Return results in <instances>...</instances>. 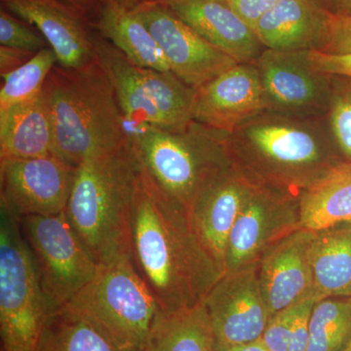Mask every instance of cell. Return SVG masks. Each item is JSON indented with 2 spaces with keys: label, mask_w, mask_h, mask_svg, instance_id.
Returning <instances> with one entry per match:
<instances>
[{
  "label": "cell",
  "mask_w": 351,
  "mask_h": 351,
  "mask_svg": "<svg viewBox=\"0 0 351 351\" xmlns=\"http://www.w3.org/2000/svg\"><path fill=\"white\" fill-rule=\"evenodd\" d=\"M142 351H217L204 302L173 313L159 309Z\"/></svg>",
  "instance_id": "obj_25"
},
{
  "label": "cell",
  "mask_w": 351,
  "mask_h": 351,
  "mask_svg": "<svg viewBox=\"0 0 351 351\" xmlns=\"http://www.w3.org/2000/svg\"><path fill=\"white\" fill-rule=\"evenodd\" d=\"M140 175L130 141L76 167L64 214L98 265L131 257V214Z\"/></svg>",
  "instance_id": "obj_3"
},
{
  "label": "cell",
  "mask_w": 351,
  "mask_h": 351,
  "mask_svg": "<svg viewBox=\"0 0 351 351\" xmlns=\"http://www.w3.org/2000/svg\"><path fill=\"white\" fill-rule=\"evenodd\" d=\"M90 22L96 32L132 63L143 68L171 71L167 60L147 25L134 11L112 0H101Z\"/></svg>",
  "instance_id": "obj_22"
},
{
  "label": "cell",
  "mask_w": 351,
  "mask_h": 351,
  "mask_svg": "<svg viewBox=\"0 0 351 351\" xmlns=\"http://www.w3.org/2000/svg\"><path fill=\"white\" fill-rule=\"evenodd\" d=\"M277 1L278 0H226V3L253 29L261 18L269 12Z\"/></svg>",
  "instance_id": "obj_35"
},
{
  "label": "cell",
  "mask_w": 351,
  "mask_h": 351,
  "mask_svg": "<svg viewBox=\"0 0 351 351\" xmlns=\"http://www.w3.org/2000/svg\"><path fill=\"white\" fill-rule=\"evenodd\" d=\"M351 223V163L339 162L309 184L300 198L302 228L317 232Z\"/></svg>",
  "instance_id": "obj_23"
},
{
  "label": "cell",
  "mask_w": 351,
  "mask_h": 351,
  "mask_svg": "<svg viewBox=\"0 0 351 351\" xmlns=\"http://www.w3.org/2000/svg\"><path fill=\"white\" fill-rule=\"evenodd\" d=\"M76 167L54 154L0 160L1 204L18 219L61 214L68 205Z\"/></svg>",
  "instance_id": "obj_11"
},
{
  "label": "cell",
  "mask_w": 351,
  "mask_h": 351,
  "mask_svg": "<svg viewBox=\"0 0 351 351\" xmlns=\"http://www.w3.org/2000/svg\"><path fill=\"white\" fill-rule=\"evenodd\" d=\"M267 110L265 92L255 64H237L195 90L193 120L230 134Z\"/></svg>",
  "instance_id": "obj_14"
},
{
  "label": "cell",
  "mask_w": 351,
  "mask_h": 351,
  "mask_svg": "<svg viewBox=\"0 0 351 351\" xmlns=\"http://www.w3.org/2000/svg\"><path fill=\"white\" fill-rule=\"evenodd\" d=\"M61 1L82 14L88 19L90 15H93L96 9L100 5L101 0H61Z\"/></svg>",
  "instance_id": "obj_37"
},
{
  "label": "cell",
  "mask_w": 351,
  "mask_h": 351,
  "mask_svg": "<svg viewBox=\"0 0 351 351\" xmlns=\"http://www.w3.org/2000/svg\"><path fill=\"white\" fill-rule=\"evenodd\" d=\"M50 314L19 219L0 206L2 351H38Z\"/></svg>",
  "instance_id": "obj_8"
},
{
  "label": "cell",
  "mask_w": 351,
  "mask_h": 351,
  "mask_svg": "<svg viewBox=\"0 0 351 351\" xmlns=\"http://www.w3.org/2000/svg\"><path fill=\"white\" fill-rule=\"evenodd\" d=\"M230 145L233 156L244 159L258 172L304 189L339 163L332 156L338 147L327 117L263 110L230 134Z\"/></svg>",
  "instance_id": "obj_4"
},
{
  "label": "cell",
  "mask_w": 351,
  "mask_h": 351,
  "mask_svg": "<svg viewBox=\"0 0 351 351\" xmlns=\"http://www.w3.org/2000/svg\"><path fill=\"white\" fill-rule=\"evenodd\" d=\"M232 162L207 184L189 211L201 244L221 274L233 226L256 180L247 177Z\"/></svg>",
  "instance_id": "obj_15"
},
{
  "label": "cell",
  "mask_w": 351,
  "mask_h": 351,
  "mask_svg": "<svg viewBox=\"0 0 351 351\" xmlns=\"http://www.w3.org/2000/svg\"><path fill=\"white\" fill-rule=\"evenodd\" d=\"M114 3L119 6L124 7L128 10H135L138 7L145 5V4L159 3V2L165 1V0H112Z\"/></svg>",
  "instance_id": "obj_38"
},
{
  "label": "cell",
  "mask_w": 351,
  "mask_h": 351,
  "mask_svg": "<svg viewBox=\"0 0 351 351\" xmlns=\"http://www.w3.org/2000/svg\"><path fill=\"white\" fill-rule=\"evenodd\" d=\"M311 263L313 294L318 301L351 297V223L316 232Z\"/></svg>",
  "instance_id": "obj_24"
},
{
  "label": "cell",
  "mask_w": 351,
  "mask_h": 351,
  "mask_svg": "<svg viewBox=\"0 0 351 351\" xmlns=\"http://www.w3.org/2000/svg\"><path fill=\"white\" fill-rule=\"evenodd\" d=\"M330 13L315 0H278L254 31L265 49L322 51L328 41Z\"/></svg>",
  "instance_id": "obj_19"
},
{
  "label": "cell",
  "mask_w": 351,
  "mask_h": 351,
  "mask_svg": "<svg viewBox=\"0 0 351 351\" xmlns=\"http://www.w3.org/2000/svg\"><path fill=\"white\" fill-rule=\"evenodd\" d=\"M0 44L7 47L29 51L34 54L50 47L38 29L2 7L0 10Z\"/></svg>",
  "instance_id": "obj_30"
},
{
  "label": "cell",
  "mask_w": 351,
  "mask_h": 351,
  "mask_svg": "<svg viewBox=\"0 0 351 351\" xmlns=\"http://www.w3.org/2000/svg\"><path fill=\"white\" fill-rule=\"evenodd\" d=\"M34 55L29 51L0 46V73L4 75L12 73L29 62Z\"/></svg>",
  "instance_id": "obj_36"
},
{
  "label": "cell",
  "mask_w": 351,
  "mask_h": 351,
  "mask_svg": "<svg viewBox=\"0 0 351 351\" xmlns=\"http://www.w3.org/2000/svg\"><path fill=\"white\" fill-rule=\"evenodd\" d=\"M331 76L327 119L339 152L351 163V77Z\"/></svg>",
  "instance_id": "obj_29"
},
{
  "label": "cell",
  "mask_w": 351,
  "mask_h": 351,
  "mask_svg": "<svg viewBox=\"0 0 351 351\" xmlns=\"http://www.w3.org/2000/svg\"><path fill=\"white\" fill-rule=\"evenodd\" d=\"M320 52L327 54L351 53V16L330 13L328 41Z\"/></svg>",
  "instance_id": "obj_32"
},
{
  "label": "cell",
  "mask_w": 351,
  "mask_h": 351,
  "mask_svg": "<svg viewBox=\"0 0 351 351\" xmlns=\"http://www.w3.org/2000/svg\"><path fill=\"white\" fill-rule=\"evenodd\" d=\"M56 64L54 51L45 48L19 69L1 75L3 83L0 90V112L41 94L48 75Z\"/></svg>",
  "instance_id": "obj_28"
},
{
  "label": "cell",
  "mask_w": 351,
  "mask_h": 351,
  "mask_svg": "<svg viewBox=\"0 0 351 351\" xmlns=\"http://www.w3.org/2000/svg\"><path fill=\"white\" fill-rule=\"evenodd\" d=\"M130 248L132 262L163 313L202 302L223 276L186 208L166 195L142 168L132 208Z\"/></svg>",
  "instance_id": "obj_1"
},
{
  "label": "cell",
  "mask_w": 351,
  "mask_h": 351,
  "mask_svg": "<svg viewBox=\"0 0 351 351\" xmlns=\"http://www.w3.org/2000/svg\"><path fill=\"white\" fill-rule=\"evenodd\" d=\"M203 302L219 348L260 341L270 319L257 271L252 265L223 274Z\"/></svg>",
  "instance_id": "obj_13"
},
{
  "label": "cell",
  "mask_w": 351,
  "mask_h": 351,
  "mask_svg": "<svg viewBox=\"0 0 351 351\" xmlns=\"http://www.w3.org/2000/svg\"><path fill=\"white\" fill-rule=\"evenodd\" d=\"M128 137L142 170L189 214L203 189L233 160L230 133L195 120L176 130L130 128Z\"/></svg>",
  "instance_id": "obj_5"
},
{
  "label": "cell",
  "mask_w": 351,
  "mask_h": 351,
  "mask_svg": "<svg viewBox=\"0 0 351 351\" xmlns=\"http://www.w3.org/2000/svg\"><path fill=\"white\" fill-rule=\"evenodd\" d=\"M43 93L54 130L53 154L78 165L129 141L128 127L112 83L98 61L51 71Z\"/></svg>",
  "instance_id": "obj_2"
},
{
  "label": "cell",
  "mask_w": 351,
  "mask_h": 351,
  "mask_svg": "<svg viewBox=\"0 0 351 351\" xmlns=\"http://www.w3.org/2000/svg\"><path fill=\"white\" fill-rule=\"evenodd\" d=\"M308 59L311 66L321 73L351 77V53L327 54L320 51H308Z\"/></svg>",
  "instance_id": "obj_34"
},
{
  "label": "cell",
  "mask_w": 351,
  "mask_h": 351,
  "mask_svg": "<svg viewBox=\"0 0 351 351\" xmlns=\"http://www.w3.org/2000/svg\"><path fill=\"white\" fill-rule=\"evenodd\" d=\"M351 339V297L328 298L314 304L306 351H343Z\"/></svg>",
  "instance_id": "obj_27"
},
{
  "label": "cell",
  "mask_w": 351,
  "mask_h": 351,
  "mask_svg": "<svg viewBox=\"0 0 351 351\" xmlns=\"http://www.w3.org/2000/svg\"><path fill=\"white\" fill-rule=\"evenodd\" d=\"M267 110L299 117H324L331 100V76L311 66L308 51L265 49L253 63Z\"/></svg>",
  "instance_id": "obj_10"
},
{
  "label": "cell",
  "mask_w": 351,
  "mask_h": 351,
  "mask_svg": "<svg viewBox=\"0 0 351 351\" xmlns=\"http://www.w3.org/2000/svg\"><path fill=\"white\" fill-rule=\"evenodd\" d=\"M18 219L52 314L68 304L92 280L98 263L69 223L64 212Z\"/></svg>",
  "instance_id": "obj_9"
},
{
  "label": "cell",
  "mask_w": 351,
  "mask_h": 351,
  "mask_svg": "<svg viewBox=\"0 0 351 351\" xmlns=\"http://www.w3.org/2000/svg\"><path fill=\"white\" fill-rule=\"evenodd\" d=\"M93 44L97 61L112 83L128 129L152 126L176 130L193 121L195 89L172 71L132 63L96 31Z\"/></svg>",
  "instance_id": "obj_7"
},
{
  "label": "cell",
  "mask_w": 351,
  "mask_h": 351,
  "mask_svg": "<svg viewBox=\"0 0 351 351\" xmlns=\"http://www.w3.org/2000/svg\"><path fill=\"white\" fill-rule=\"evenodd\" d=\"M161 3L237 63H254L265 49L254 29L226 2L165 0Z\"/></svg>",
  "instance_id": "obj_18"
},
{
  "label": "cell",
  "mask_w": 351,
  "mask_h": 351,
  "mask_svg": "<svg viewBox=\"0 0 351 351\" xmlns=\"http://www.w3.org/2000/svg\"><path fill=\"white\" fill-rule=\"evenodd\" d=\"M335 3H336V0H335Z\"/></svg>",
  "instance_id": "obj_44"
},
{
  "label": "cell",
  "mask_w": 351,
  "mask_h": 351,
  "mask_svg": "<svg viewBox=\"0 0 351 351\" xmlns=\"http://www.w3.org/2000/svg\"><path fill=\"white\" fill-rule=\"evenodd\" d=\"M283 205L280 196L265 184L255 182L230 232L223 274L250 265L269 239L272 218Z\"/></svg>",
  "instance_id": "obj_21"
},
{
  "label": "cell",
  "mask_w": 351,
  "mask_h": 351,
  "mask_svg": "<svg viewBox=\"0 0 351 351\" xmlns=\"http://www.w3.org/2000/svg\"><path fill=\"white\" fill-rule=\"evenodd\" d=\"M217 351H267L263 346L262 341H258L255 343H248V345H242L237 346H230V348H219L217 346Z\"/></svg>",
  "instance_id": "obj_39"
},
{
  "label": "cell",
  "mask_w": 351,
  "mask_h": 351,
  "mask_svg": "<svg viewBox=\"0 0 351 351\" xmlns=\"http://www.w3.org/2000/svg\"><path fill=\"white\" fill-rule=\"evenodd\" d=\"M343 351H351V339L350 341H348V345H346L345 350H343Z\"/></svg>",
  "instance_id": "obj_42"
},
{
  "label": "cell",
  "mask_w": 351,
  "mask_h": 351,
  "mask_svg": "<svg viewBox=\"0 0 351 351\" xmlns=\"http://www.w3.org/2000/svg\"><path fill=\"white\" fill-rule=\"evenodd\" d=\"M54 130L43 92L0 112V160L53 154Z\"/></svg>",
  "instance_id": "obj_20"
},
{
  "label": "cell",
  "mask_w": 351,
  "mask_h": 351,
  "mask_svg": "<svg viewBox=\"0 0 351 351\" xmlns=\"http://www.w3.org/2000/svg\"><path fill=\"white\" fill-rule=\"evenodd\" d=\"M335 13L351 16V0H336Z\"/></svg>",
  "instance_id": "obj_40"
},
{
  "label": "cell",
  "mask_w": 351,
  "mask_h": 351,
  "mask_svg": "<svg viewBox=\"0 0 351 351\" xmlns=\"http://www.w3.org/2000/svg\"><path fill=\"white\" fill-rule=\"evenodd\" d=\"M315 234L295 230L263 258L258 280L270 317L313 295L311 253Z\"/></svg>",
  "instance_id": "obj_17"
},
{
  "label": "cell",
  "mask_w": 351,
  "mask_h": 351,
  "mask_svg": "<svg viewBox=\"0 0 351 351\" xmlns=\"http://www.w3.org/2000/svg\"><path fill=\"white\" fill-rule=\"evenodd\" d=\"M295 304L270 317L261 341L267 351H289Z\"/></svg>",
  "instance_id": "obj_31"
},
{
  "label": "cell",
  "mask_w": 351,
  "mask_h": 351,
  "mask_svg": "<svg viewBox=\"0 0 351 351\" xmlns=\"http://www.w3.org/2000/svg\"><path fill=\"white\" fill-rule=\"evenodd\" d=\"M217 1H223V2H226V0H217Z\"/></svg>",
  "instance_id": "obj_43"
},
{
  "label": "cell",
  "mask_w": 351,
  "mask_h": 351,
  "mask_svg": "<svg viewBox=\"0 0 351 351\" xmlns=\"http://www.w3.org/2000/svg\"><path fill=\"white\" fill-rule=\"evenodd\" d=\"M317 302L318 300L315 297L309 295L295 304L289 351H306L309 341L311 313L314 304Z\"/></svg>",
  "instance_id": "obj_33"
},
{
  "label": "cell",
  "mask_w": 351,
  "mask_h": 351,
  "mask_svg": "<svg viewBox=\"0 0 351 351\" xmlns=\"http://www.w3.org/2000/svg\"><path fill=\"white\" fill-rule=\"evenodd\" d=\"M38 351L119 350L94 325L62 307L48 317Z\"/></svg>",
  "instance_id": "obj_26"
},
{
  "label": "cell",
  "mask_w": 351,
  "mask_h": 351,
  "mask_svg": "<svg viewBox=\"0 0 351 351\" xmlns=\"http://www.w3.org/2000/svg\"><path fill=\"white\" fill-rule=\"evenodd\" d=\"M2 8L43 34L62 68L96 61L90 21L61 0H1Z\"/></svg>",
  "instance_id": "obj_16"
},
{
  "label": "cell",
  "mask_w": 351,
  "mask_h": 351,
  "mask_svg": "<svg viewBox=\"0 0 351 351\" xmlns=\"http://www.w3.org/2000/svg\"><path fill=\"white\" fill-rule=\"evenodd\" d=\"M133 11L158 43L170 71L193 89L239 64L201 38L161 2L145 4Z\"/></svg>",
  "instance_id": "obj_12"
},
{
  "label": "cell",
  "mask_w": 351,
  "mask_h": 351,
  "mask_svg": "<svg viewBox=\"0 0 351 351\" xmlns=\"http://www.w3.org/2000/svg\"><path fill=\"white\" fill-rule=\"evenodd\" d=\"M63 308L94 325L119 351H142L159 306L131 257L98 265Z\"/></svg>",
  "instance_id": "obj_6"
},
{
  "label": "cell",
  "mask_w": 351,
  "mask_h": 351,
  "mask_svg": "<svg viewBox=\"0 0 351 351\" xmlns=\"http://www.w3.org/2000/svg\"><path fill=\"white\" fill-rule=\"evenodd\" d=\"M320 6L330 12L335 13V0H315Z\"/></svg>",
  "instance_id": "obj_41"
}]
</instances>
